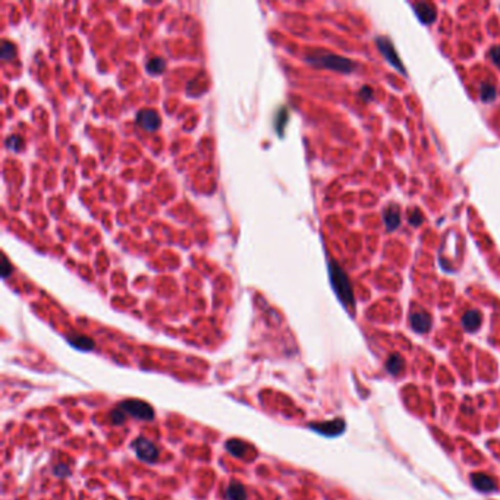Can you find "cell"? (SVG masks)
<instances>
[{
    "instance_id": "8fae6325",
    "label": "cell",
    "mask_w": 500,
    "mask_h": 500,
    "mask_svg": "<svg viewBox=\"0 0 500 500\" xmlns=\"http://www.w3.org/2000/svg\"><path fill=\"white\" fill-rule=\"evenodd\" d=\"M481 321H483V317H481V313L477 311V310H469L462 317V326L469 333L477 332L480 326H481Z\"/></svg>"
},
{
    "instance_id": "5b68a950",
    "label": "cell",
    "mask_w": 500,
    "mask_h": 500,
    "mask_svg": "<svg viewBox=\"0 0 500 500\" xmlns=\"http://www.w3.org/2000/svg\"><path fill=\"white\" fill-rule=\"evenodd\" d=\"M308 427L318 434L326 436V437H337L345 431V421L337 418V420L324 421V423H314Z\"/></svg>"
},
{
    "instance_id": "4fadbf2b",
    "label": "cell",
    "mask_w": 500,
    "mask_h": 500,
    "mask_svg": "<svg viewBox=\"0 0 500 500\" xmlns=\"http://www.w3.org/2000/svg\"><path fill=\"white\" fill-rule=\"evenodd\" d=\"M405 368V361L399 354H392L386 361V370L392 376H399Z\"/></svg>"
},
{
    "instance_id": "9c48e42d",
    "label": "cell",
    "mask_w": 500,
    "mask_h": 500,
    "mask_svg": "<svg viewBox=\"0 0 500 500\" xmlns=\"http://www.w3.org/2000/svg\"><path fill=\"white\" fill-rule=\"evenodd\" d=\"M471 484L475 490L481 493H491L496 490V481L486 474H471Z\"/></svg>"
},
{
    "instance_id": "3957f363",
    "label": "cell",
    "mask_w": 500,
    "mask_h": 500,
    "mask_svg": "<svg viewBox=\"0 0 500 500\" xmlns=\"http://www.w3.org/2000/svg\"><path fill=\"white\" fill-rule=\"evenodd\" d=\"M118 408H120L125 414H129V415L135 417V418L145 420V421H151L153 418H154V415H156L151 406L147 402H144V401H140V399H126V401H122L118 405Z\"/></svg>"
},
{
    "instance_id": "ac0fdd59",
    "label": "cell",
    "mask_w": 500,
    "mask_h": 500,
    "mask_svg": "<svg viewBox=\"0 0 500 500\" xmlns=\"http://www.w3.org/2000/svg\"><path fill=\"white\" fill-rule=\"evenodd\" d=\"M164 66H166V63H164L163 59L154 57V59H150V62L147 63V71L150 74H156L157 75V74H162L163 72Z\"/></svg>"
},
{
    "instance_id": "cb8c5ba5",
    "label": "cell",
    "mask_w": 500,
    "mask_h": 500,
    "mask_svg": "<svg viewBox=\"0 0 500 500\" xmlns=\"http://www.w3.org/2000/svg\"><path fill=\"white\" fill-rule=\"evenodd\" d=\"M423 214H421V211H418V210H415V211H412V214L409 216V223L412 225V226H420L421 223H423Z\"/></svg>"
},
{
    "instance_id": "7402d4cb",
    "label": "cell",
    "mask_w": 500,
    "mask_h": 500,
    "mask_svg": "<svg viewBox=\"0 0 500 500\" xmlns=\"http://www.w3.org/2000/svg\"><path fill=\"white\" fill-rule=\"evenodd\" d=\"M53 474L59 479H65L68 475H71V468L65 465V464H59V465H56L53 468Z\"/></svg>"
},
{
    "instance_id": "d4e9b609",
    "label": "cell",
    "mask_w": 500,
    "mask_h": 500,
    "mask_svg": "<svg viewBox=\"0 0 500 500\" xmlns=\"http://www.w3.org/2000/svg\"><path fill=\"white\" fill-rule=\"evenodd\" d=\"M490 57H491V60H493L496 65L500 66V47H493V49L490 50Z\"/></svg>"
},
{
    "instance_id": "9a60e30c",
    "label": "cell",
    "mask_w": 500,
    "mask_h": 500,
    "mask_svg": "<svg viewBox=\"0 0 500 500\" xmlns=\"http://www.w3.org/2000/svg\"><path fill=\"white\" fill-rule=\"evenodd\" d=\"M228 500H247V490L240 481H232L226 489Z\"/></svg>"
},
{
    "instance_id": "ffe728a7",
    "label": "cell",
    "mask_w": 500,
    "mask_h": 500,
    "mask_svg": "<svg viewBox=\"0 0 500 500\" xmlns=\"http://www.w3.org/2000/svg\"><path fill=\"white\" fill-rule=\"evenodd\" d=\"M110 421L115 425H122L126 421V414L123 412L120 408H115L113 411H110L109 414Z\"/></svg>"
},
{
    "instance_id": "44dd1931",
    "label": "cell",
    "mask_w": 500,
    "mask_h": 500,
    "mask_svg": "<svg viewBox=\"0 0 500 500\" xmlns=\"http://www.w3.org/2000/svg\"><path fill=\"white\" fill-rule=\"evenodd\" d=\"M6 147L13 150V151H19L22 147V140L18 135H11V137L6 138Z\"/></svg>"
},
{
    "instance_id": "603a6c76",
    "label": "cell",
    "mask_w": 500,
    "mask_h": 500,
    "mask_svg": "<svg viewBox=\"0 0 500 500\" xmlns=\"http://www.w3.org/2000/svg\"><path fill=\"white\" fill-rule=\"evenodd\" d=\"M0 270H2V277L3 279L9 277V274L12 273V266L9 260L6 258V255H3V258H2V267H0Z\"/></svg>"
},
{
    "instance_id": "e0dca14e",
    "label": "cell",
    "mask_w": 500,
    "mask_h": 500,
    "mask_svg": "<svg viewBox=\"0 0 500 500\" xmlns=\"http://www.w3.org/2000/svg\"><path fill=\"white\" fill-rule=\"evenodd\" d=\"M480 96L483 101H493L496 98V88L489 82H484L480 88Z\"/></svg>"
},
{
    "instance_id": "2e32d148",
    "label": "cell",
    "mask_w": 500,
    "mask_h": 500,
    "mask_svg": "<svg viewBox=\"0 0 500 500\" xmlns=\"http://www.w3.org/2000/svg\"><path fill=\"white\" fill-rule=\"evenodd\" d=\"M226 449L229 453H232L233 456L242 458L247 452V445L244 442H241L238 439H230L226 442Z\"/></svg>"
},
{
    "instance_id": "7a4b0ae2",
    "label": "cell",
    "mask_w": 500,
    "mask_h": 500,
    "mask_svg": "<svg viewBox=\"0 0 500 500\" xmlns=\"http://www.w3.org/2000/svg\"><path fill=\"white\" fill-rule=\"evenodd\" d=\"M305 60L317 68H326V69L343 72V74H351L355 68V63L352 60L342 57V56L332 55V53H320L318 52V53L308 55L305 57Z\"/></svg>"
},
{
    "instance_id": "52a82bcc",
    "label": "cell",
    "mask_w": 500,
    "mask_h": 500,
    "mask_svg": "<svg viewBox=\"0 0 500 500\" xmlns=\"http://www.w3.org/2000/svg\"><path fill=\"white\" fill-rule=\"evenodd\" d=\"M137 123L141 126L144 131H156L160 126V118L157 115V112H154L151 109H144L141 112H138L137 115Z\"/></svg>"
},
{
    "instance_id": "30bf717a",
    "label": "cell",
    "mask_w": 500,
    "mask_h": 500,
    "mask_svg": "<svg viewBox=\"0 0 500 500\" xmlns=\"http://www.w3.org/2000/svg\"><path fill=\"white\" fill-rule=\"evenodd\" d=\"M414 9H415L417 16L420 18V21L423 24H431V22H434L436 16H437L436 9L433 8V5H430V3H424V2L417 3V5H414Z\"/></svg>"
},
{
    "instance_id": "ba28073f",
    "label": "cell",
    "mask_w": 500,
    "mask_h": 500,
    "mask_svg": "<svg viewBox=\"0 0 500 500\" xmlns=\"http://www.w3.org/2000/svg\"><path fill=\"white\" fill-rule=\"evenodd\" d=\"M409 324L417 333H427L431 329V317L425 311H415L409 317Z\"/></svg>"
},
{
    "instance_id": "6da1fadb",
    "label": "cell",
    "mask_w": 500,
    "mask_h": 500,
    "mask_svg": "<svg viewBox=\"0 0 500 500\" xmlns=\"http://www.w3.org/2000/svg\"><path fill=\"white\" fill-rule=\"evenodd\" d=\"M329 274H330L332 286H333V289L336 292L337 298L342 301V304L345 307H354L355 299H354V292H352L351 282H349L346 273L343 272V269L337 264L336 261H330Z\"/></svg>"
},
{
    "instance_id": "5bb4252c",
    "label": "cell",
    "mask_w": 500,
    "mask_h": 500,
    "mask_svg": "<svg viewBox=\"0 0 500 500\" xmlns=\"http://www.w3.org/2000/svg\"><path fill=\"white\" fill-rule=\"evenodd\" d=\"M383 219H384V225H386L387 230H395V229H398V226L401 225V214H399L398 207H389V208L384 211Z\"/></svg>"
},
{
    "instance_id": "277c9868",
    "label": "cell",
    "mask_w": 500,
    "mask_h": 500,
    "mask_svg": "<svg viewBox=\"0 0 500 500\" xmlns=\"http://www.w3.org/2000/svg\"><path fill=\"white\" fill-rule=\"evenodd\" d=\"M131 446H132V449H134V452H135L137 458L141 459V461H144V462H150V464H153V462H156V461L159 459L160 452H159L157 446L154 445L151 440H147V439H144V437H137V439L132 442V445Z\"/></svg>"
},
{
    "instance_id": "d6986e66",
    "label": "cell",
    "mask_w": 500,
    "mask_h": 500,
    "mask_svg": "<svg viewBox=\"0 0 500 500\" xmlns=\"http://www.w3.org/2000/svg\"><path fill=\"white\" fill-rule=\"evenodd\" d=\"M0 56L5 62L11 60L12 57L15 56V46L9 41H3L2 43V52H0Z\"/></svg>"
},
{
    "instance_id": "7c38bea8",
    "label": "cell",
    "mask_w": 500,
    "mask_h": 500,
    "mask_svg": "<svg viewBox=\"0 0 500 500\" xmlns=\"http://www.w3.org/2000/svg\"><path fill=\"white\" fill-rule=\"evenodd\" d=\"M68 342L71 343V346H74L78 351H93L94 349V340L91 337L85 336V335H72L68 337Z\"/></svg>"
},
{
    "instance_id": "8992f818",
    "label": "cell",
    "mask_w": 500,
    "mask_h": 500,
    "mask_svg": "<svg viewBox=\"0 0 500 500\" xmlns=\"http://www.w3.org/2000/svg\"><path fill=\"white\" fill-rule=\"evenodd\" d=\"M377 46H379V49H380L381 55L386 57V60H387L393 68H396L399 72H405V68H403V65L401 63V60H399V56H398V53H396L393 44H392L387 38H384V37H379V38H377Z\"/></svg>"
},
{
    "instance_id": "484cf974",
    "label": "cell",
    "mask_w": 500,
    "mask_h": 500,
    "mask_svg": "<svg viewBox=\"0 0 500 500\" xmlns=\"http://www.w3.org/2000/svg\"><path fill=\"white\" fill-rule=\"evenodd\" d=\"M371 88H368V87H364L362 90H361V97L362 98H365V100H368V98H371Z\"/></svg>"
}]
</instances>
